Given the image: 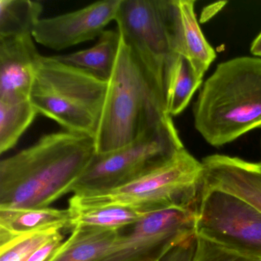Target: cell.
<instances>
[{"instance_id": "cell-24", "label": "cell", "mask_w": 261, "mask_h": 261, "mask_svg": "<svg viewBox=\"0 0 261 261\" xmlns=\"http://www.w3.org/2000/svg\"><path fill=\"white\" fill-rule=\"evenodd\" d=\"M250 53L253 56L261 58V32L252 42Z\"/></svg>"}, {"instance_id": "cell-3", "label": "cell", "mask_w": 261, "mask_h": 261, "mask_svg": "<svg viewBox=\"0 0 261 261\" xmlns=\"http://www.w3.org/2000/svg\"><path fill=\"white\" fill-rule=\"evenodd\" d=\"M171 120L164 88L146 71L121 38L94 138L97 153L123 147Z\"/></svg>"}, {"instance_id": "cell-21", "label": "cell", "mask_w": 261, "mask_h": 261, "mask_svg": "<svg viewBox=\"0 0 261 261\" xmlns=\"http://www.w3.org/2000/svg\"><path fill=\"white\" fill-rule=\"evenodd\" d=\"M61 234V230L49 229L13 238L0 245V261H27L38 249Z\"/></svg>"}, {"instance_id": "cell-23", "label": "cell", "mask_w": 261, "mask_h": 261, "mask_svg": "<svg viewBox=\"0 0 261 261\" xmlns=\"http://www.w3.org/2000/svg\"><path fill=\"white\" fill-rule=\"evenodd\" d=\"M196 244L197 236L194 235L174 247L160 261H192Z\"/></svg>"}, {"instance_id": "cell-6", "label": "cell", "mask_w": 261, "mask_h": 261, "mask_svg": "<svg viewBox=\"0 0 261 261\" xmlns=\"http://www.w3.org/2000/svg\"><path fill=\"white\" fill-rule=\"evenodd\" d=\"M185 148L172 120L120 149L96 153L73 188L74 194L120 187L166 161Z\"/></svg>"}, {"instance_id": "cell-8", "label": "cell", "mask_w": 261, "mask_h": 261, "mask_svg": "<svg viewBox=\"0 0 261 261\" xmlns=\"http://www.w3.org/2000/svg\"><path fill=\"white\" fill-rule=\"evenodd\" d=\"M195 233L233 251L261 258V211L227 191L202 186Z\"/></svg>"}, {"instance_id": "cell-1", "label": "cell", "mask_w": 261, "mask_h": 261, "mask_svg": "<svg viewBox=\"0 0 261 261\" xmlns=\"http://www.w3.org/2000/svg\"><path fill=\"white\" fill-rule=\"evenodd\" d=\"M96 153L94 137L66 130L42 136L0 163V209L49 207L72 192Z\"/></svg>"}, {"instance_id": "cell-7", "label": "cell", "mask_w": 261, "mask_h": 261, "mask_svg": "<svg viewBox=\"0 0 261 261\" xmlns=\"http://www.w3.org/2000/svg\"><path fill=\"white\" fill-rule=\"evenodd\" d=\"M115 22L122 39L165 90L166 65L175 54L173 0H122Z\"/></svg>"}, {"instance_id": "cell-18", "label": "cell", "mask_w": 261, "mask_h": 261, "mask_svg": "<svg viewBox=\"0 0 261 261\" xmlns=\"http://www.w3.org/2000/svg\"><path fill=\"white\" fill-rule=\"evenodd\" d=\"M38 112L30 98L0 99V152L16 146Z\"/></svg>"}, {"instance_id": "cell-5", "label": "cell", "mask_w": 261, "mask_h": 261, "mask_svg": "<svg viewBox=\"0 0 261 261\" xmlns=\"http://www.w3.org/2000/svg\"><path fill=\"white\" fill-rule=\"evenodd\" d=\"M203 186V166L186 148L159 166L120 187L74 194L71 211L122 205L146 213L183 207L198 210Z\"/></svg>"}, {"instance_id": "cell-14", "label": "cell", "mask_w": 261, "mask_h": 261, "mask_svg": "<svg viewBox=\"0 0 261 261\" xmlns=\"http://www.w3.org/2000/svg\"><path fill=\"white\" fill-rule=\"evenodd\" d=\"M72 229L69 209H0V242L49 229Z\"/></svg>"}, {"instance_id": "cell-2", "label": "cell", "mask_w": 261, "mask_h": 261, "mask_svg": "<svg viewBox=\"0 0 261 261\" xmlns=\"http://www.w3.org/2000/svg\"><path fill=\"white\" fill-rule=\"evenodd\" d=\"M193 116L195 129L215 147L261 127V58L220 63L201 87Z\"/></svg>"}, {"instance_id": "cell-15", "label": "cell", "mask_w": 261, "mask_h": 261, "mask_svg": "<svg viewBox=\"0 0 261 261\" xmlns=\"http://www.w3.org/2000/svg\"><path fill=\"white\" fill-rule=\"evenodd\" d=\"M122 230L88 226L75 227L51 261L100 260L114 247Z\"/></svg>"}, {"instance_id": "cell-25", "label": "cell", "mask_w": 261, "mask_h": 261, "mask_svg": "<svg viewBox=\"0 0 261 261\" xmlns=\"http://www.w3.org/2000/svg\"><path fill=\"white\" fill-rule=\"evenodd\" d=\"M54 255H55V254H54ZM54 255H53V256H54ZM53 256H51V257H50V258H49V259H47V260H46V261H51V258H53Z\"/></svg>"}, {"instance_id": "cell-13", "label": "cell", "mask_w": 261, "mask_h": 261, "mask_svg": "<svg viewBox=\"0 0 261 261\" xmlns=\"http://www.w3.org/2000/svg\"><path fill=\"white\" fill-rule=\"evenodd\" d=\"M193 0H173L175 53L184 56L201 77L216 59V53L201 31Z\"/></svg>"}, {"instance_id": "cell-16", "label": "cell", "mask_w": 261, "mask_h": 261, "mask_svg": "<svg viewBox=\"0 0 261 261\" xmlns=\"http://www.w3.org/2000/svg\"><path fill=\"white\" fill-rule=\"evenodd\" d=\"M202 81L184 56L175 53L171 57L165 71V99L171 117L186 110Z\"/></svg>"}, {"instance_id": "cell-9", "label": "cell", "mask_w": 261, "mask_h": 261, "mask_svg": "<svg viewBox=\"0 0 261 261\" xmlns=\"http://www.w3.org/2000/svg\"><path fill=\"white\" fill-rule=\"evenodd\" d=\"M197 210L169 207L147 214L119 237L98 261H160L174 247L196 234Z\"/></svg>"}, {"instance_id": "cell-10", "label": "cell", "mask_w": 261, "mask_h": 261, "mask_svg": "<svg viewBox=\"0 0 261 261\" xmlns=\"http://www.w3.org/2000/svg\"><path fill=\"white\" fill-rule=\"evenodd\" d=\"M122 0H102L82 9L41 19L33 31L35 42L61 51L94 40L115 21Z\"/></svg>"}, {"instance_id": "cell-17", "label": "cell", "mask_w": 261, "mask_h": 261, "mask_svg": "<svg viewBox=\"0 0 261 261\" xmlns=\"http://www.w3.org/2000/svg\"><path fill=\"white\" fill-rule=\"evenodd\" d=\"M120 40L118 30H105L91 48L54 57L60 62L88 70L108 80L117 61Z\"/></svg>"}, {"instance_id": "cell-22", "label": "cell", "mask_w": 261, "mask_h": 261, "mask_svg": "<svg viewBox=\"0 0 261 261\" xmlns=\"http://www.w3.org/2000/svg\"><path fill=\"white\" fill-rule=\"evenodd\" d=\"M192 261H261V258L233 251L205 238L197 236L196 248Z\"/></svg>"}, {"instance_id": "cell-12", "label": "cell", "mask_w": 261, "mask_h": 261, "mask_svg": "<svg viewBox=\"0 0 261 261\" xmlns=\"http://www.w3.org/2000/svg\"><path fill=\"white\" fill-rule=\"evenodd\" d=\"M33 36L0 38V99L30 98L36 61Z\"/></svg>"}, {"instance_id": "cell-20", "label": "cell", "mask_w": 261, "mask_h": 261, "mask_svg": "<svg viewBox=\"0 0 261 261\" xmlns=\"http://www.w3.org/2000/svg\"><path fill=\"white\" fill-rule=\"evenodd\" d=\"M69 211L72 229L80 226H88L121 230L133 225L149 214L122 205H108L76 211L69 209Z\"/></svg>"}, {"instance_id": "cell-4", "label": "cell", "mask_w": 261, "mask_h": 261, "mask_svg": "<svg viewBox=\"0 0 261 261\" xmlns=\"http://www.w3.org/2000/svg\"><path fill=\"white\" fill-rule=\"evenodd\" d=\"M107 90V79L54 56H40L30 98L38 114L54 120L64 130L95 138Z\"/></svg>"}, {"instance_id": "cell-19", "label": "cell", "mask_w": 261, "mask_h": 261, "mask_svg": "<svg viewBox=\"0 0 261 261\" xmlns=\"http://www.w3.org/2000/svg\"><path fill=\"white\" fill-rule=\"evenodd\" d=\"M42 10L30 0H0V38L33 36Z\"/></svg>"}, {"instance_id": "cell-26", "label": "cell", "mask_w": 261, "mask_h": 261, "mask_svg": "<svg viewBox=\"0 0 261 261\" xmlns=\"http://www.w3.org/2000/svg\"><path fill=\"white\" fill-rule=\"evenodd\" d=\"M260 163H261V162H260Z\"/></svg>"}, {"instance_id": "cell-11", "label": "cell", "mask_w": 261, "mask_h": 261, "mask_svg": "<svg viewBox=\"0 0 261 261\" xmlns=\"http://www.w3.org/2000/svg\"><path fill=\"white\" fill-rule=\"evenodd\" d=\"M203 187L235 194L261 211V163L215 154L201 161Z\"/></svg>"}]
</instances>
